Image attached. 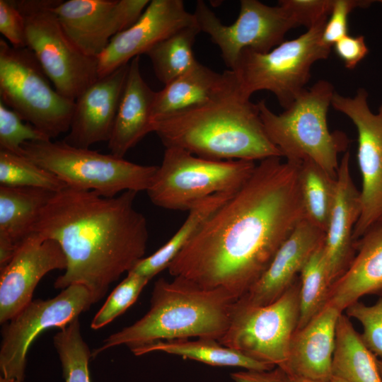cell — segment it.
<instances>
[{"instance_id":"6da1fadb","label":"cell","mask_w":382,"mask_h":382,"mask_svg":"<svg viewBox=\"0 0 382 382\" xmlns=\"http://www.w3.org/2000/svg\"><path fill=\"white\" fill-rule=\"evenodd\" d=\"M300 163L281 157L260 161L173 259L170 274L236 300L244 296L305 218Z\"/></svg>"},{"instance_id":"7a4b0ae2","label":"cell","mask_w":382,"mask_h":382,"mask_svg":"<svg viewBox=\"0 0 382 382\" xmlns=\"http://www.w3.org/2000/svg\"><path fill=\"white\" fill-rule=\"evenodd\" d=\"M137 193L105 197L66 186L54 194L32 233L57 241L66 256V268L55 289L81 284L96 303L144 257L149 232L145 216L134 207Z\"/></svg>"},{"instance_id":"3957f363","label":"cell","mask_w":382,"mask_h":382,"mask_svg":"<svg viewBox=\"0 0 382 382\" xmlns=\"http://www.w3.org/2000/svg\"><path fill=\"white\" fill-rule=\"evenodd\" d=\"M166 148L213 160L262 161L282 157L267 137L257 103L245 98L237 81L204 104L152 123Z\"/></svg>"},{"instance_id":"277c9868","label":"cell","mask_w":382,"mask_h":382,"mask_svg":"<svg viewBox=\"0 0 382 382\" xmlns=\"http://www.w3.org/2000/svg\"><path fill=\"white\" fill-rule=\"evenodd\" d=\"M237 300L219 289H205L186 280L161 278L154 284L149 311L132 325L112 334L95 349H130L161 340L197 337L219 340L226 332Z\"/></svg>"},{"instance_id":"5b68a950","label":"cell","mask_w":382,"mask_h":382,"mask_svg":"<svg viewBox=\"0 0 382 382\" xmlns=\"http://www.w3.org/2000/svg\"><path fill=\"white\" fill-rule=\"evenodd\" d=\"M332 84L319 80L305 89L281 114H275L265 100L257 103L265 132L286 161H311L333 178L337 176L338 154L349 140L342 132H331L327 114L334 93Z\"/></svg>"},{"instance_id":"8992f818","label":"cell","mask_w":382,"mask_h":382,"mask_svg":"<svg viewBox=\"0 0 382 382\" xmlns=\"http://www.w3.org/2000/svg\"><path fill=\"white\" fill-rule=\"evenodd\" d=\"M22 155L57 175L66 186L92 190L105 197L125 191H146L158 168L76 147L64 141L25 142Z\"/></svg>"},{"instance_id":"52a82bcc","label":"cell","mask_w":382,"mask_h":382,"mask_svg":"<svg viewBox=\"0 0 382 382\" xmlns=\"http://www.w3.org/2000/svg\"><path fill=\"white\" fill-rule=\"evenodd\" d=\"M327 20L268 52L243 50L231 69L241 93L250 98L258 91H268L287 109L306 89L312 66L330 55L331 47L322 42Z\"/></svg>"},{"instance_id":"ba28073f","label":"cell","mask_w":382,"mask_h":382,"mask_svg":"<svg viewBox=\"0 0 382 382\" xmlns=\"http://www.w3.org/2000/svg\"><path fill=\"white\" fill-rule=\"evenodd\" d=\"M255 166L254 161L213 160L181 149L166 148L146 192L159 207L189 211L213 195L237 192Z\"/></svg>"},{"instance_id":"9c48e42d","label":"cell","mask_w":382,"mask_h":382,"mask_svg":"<svg viewBox=\"0 0 382 382\" xmlns=\"http://www.w3.org/2000/svg\"><path fill=\"white\" fill-rule=\"evenodd\" d=\"M0 100L50 139L69 132L75 100L51 86L35 54L0 39Z\"/></svg>"},{"instance_id":"30bf717a","label":"cell","mask_w":382,"mask_h":382,"mask_svg":"<svg viewBox=\"0 0 382 382\" xmlns=\"http://www.w3.org/2000/svg\"><path fill=\"white\" fill-rule=\"evenodd\" d=\"M59 0H19L26 47L35 55L57 91L76 99L98 80V59L84 54L68 38L54 11Z\"/></svg>"},{"instance_id":"8fae6325","label":"cell","mask_w":382,"mask_h":382,"mask_svg":"<svg viewBox=\"0 0 382 382\" xmlns=\"http://www.w3.org/2000/svg\"><path fill=\"white\" fill-rule=\"evenodd\" d=\"M299 278L265 306L236 301L229 325L218 342L257 361L284 369L299 318Z\"/></svg>"},{"instance_id":"7c38bea8","label":"cell","mask_w":382,"mask_h":382,"mask_svg":"<svg viewBox=\"0 0 382 382\" xmlns=\"http://www.w3.org/2000/svg\"><path fill=\"white\" fill-rule=\"evenodd\" d=\"M201 32L216 45L231 70L245 50L266 53L284 42L289 30L299 25L289 10L279 3L270 6L257 0H241L236 21L224 25L204 1H197L193 13Z\"/></svg>"},{"instance_id":"4fadbf2b","label":"cell","mask_w":382,"mask_h":382,"mask_svg":"<svg viewBox=\"0 0 382 382\" xmlns=\"http://www.w3.org/2000/svg\"><path fill=\"white\" fill-rule=\"evenodd\" d=\"M94 303L90 291L81 284L70 285L50 299L32 301L2 328L3 377L24 381L27 353L35 339L45 330L64 328Z\"/></svg>"},{"instance_id":"5bb4252c","label":"cell","mask_w":382,"mask_h":382,"mask_svg":"<svg viewBox=\"0 0 382 382\" xmlns=\"http://www.w3.org/2000/svg\"><path fill=\"white\" fill-rule=\"evenodd\" d=\"M368 96L366 89L359 88L353 97L335 92L331 101L335 110L352 120L358 134L361 208L353 231L354 242L382 223V104L377 113L372 112Z\"/></svg>"},{"instance_id":"9a60e30c","label":"cell","mask_w":382,"mask_h":382,"mask_svg":"<svg viewBox=\"0 0 382 382\" xmlns=\"http://www.w3.org/2000/svg\"><path fill=\"white\" fill-rule=\"evenodd\" d=\"M149 0H59L54 11L68 38L98 58L117 33L132 25Z\"/></svg>"},{"instance_id":"2e32d148","label":"cell","mask_w":382,"mask_h":382,"mask_svg":"<svg viewBox=\"0 0 382 382\" xmlns=\"http://www.w3.org/2000/svg\"><path fill=\"white\" fill-rule=\"evenodd\" d=\"M66 265L57 241L35 233L27 237L0 269V323L9 321L33 301L36 286L47 273L65 270Z\"/></svg>"},{"instance_id":"e0dca14e","label":"cell","mask_w":382,"mask_h":382,"mask_svg":"<svg viewBox=\"0 0 382 382\" xmlns=\"http://www.w3.org/2000/svg\"><path fill=\"white\" fill-rule=\"evenodd\" d=\"M197 25L182 0H151L139 18L115 35L98 57V77L105 76L146 54L159 41L174 32Z\"/></svg>"},{"instance_id":"ac0fdd59","label":"cell","mask_w":382,"mask_h":382,"mask_svg":"<svg viewBox=\"0 0 382 382\" xmlns=\"http://www.w3.org/2000/svg\"><path fill=\"white\" fill-rule=\"evenodd\" d=\"M129 64L99 77L76 99L70 128L64 141L76 147L89 149L96 143L109 141Z\"/></svg>"},{"instance_id":"d6986e66","label":"cell","mask_w":382,"mask_h":382,"mask_svg":"<svg viewBox=\"0 0 382 382\" xmlns=\"http://www.w3.org/2000/svg\"><path fill=\"white\" fill-rule=\"evenodd\" d=\"M324 238L325 232L304 218L280 246L261 277L237 301L265 306L278 299L299 278L302 269Z\"/></svg>"},{"instance_id":"ffe728a7","label":"cell","mask_w":382,"mask_h":382,"mask_svg":"<svg viewBox=\"0 0 382 382\" xmlns=\"http://www.w3.org/2000/svg\"><path fill=\"white\" fill-rule=\"evenodd\" d=\"M350 154L346 151L337 170L333 205L325 231L323 248L330 284L347 269L355 250L354 226L361 214L360 191L350 172Z\"/></svg>"},{"instance_id":"44dd1931","label":"cell","mask_w":382,"mask_h":382,"mask_svg":"<svg viewBox=\"0 0 382 382\" xmlns=\"http://www.w3.org/2000/svg\"><path fill=\"white\" fill-rule=\"evenodd\" d=\"M341 313L327 305L305 326L296 330L283 369L287 374L319 382L330 380L336 325Z\"/></svg>"},{"instance_id":"7402d4cb","label":"cell","mask_w":382,"mask_h":382,"mask_svg":"<svg viewBox=\"0 0 382 382\" xmlns=\"http://www.w3.org/2000/svg\"><path fill=\"white\" fill-rule=\"evenodd\" d=\"M156 95L144 80L139 57L134 58L121 96L117 113L108 142L110 154L120 158L153 132L151 113Z\"/></svg>"},{"instance_id":"603a6c76","label":"cell","mask_w":382,"mask_h":382,"mask_svg":"<svg viewBox=\"0 0 382 382\" xmlns=\"http://www.w3.org/2000/svg\"><path fill=\"white\" fill-rule=\"evenodd\" d=\"M354 245L357 254L332 284L328 298L327 305L342 313L365 295L382 294V223L356 241Z\"/></svg>"},{"instance_id":"cb8c5ba5","label":"cell","mask_w":382,"mask_h":382,"mask_svg":"<svg viewBox=\"0 0 382 382\" xmlns=\"http://www.w3.org/2000/svg\"><path fill=\"white\" fill-rule=\"evenodd\" d=\"M236 82L231 70L217 73L198 63L156 92L151 113L154 122L204 104L228 89Z\"/></svg>"},{"instance_id":"d4e9b609","label":"cell","mask_w":382,"mask_h":382,"mask_svg":"<svg viewBox=\"0 0 382 382\" xmlns=\"http://www.w3.org/2000/svg\"><path fill=\"white\" fill-rule=\"evenodd\" d=\"M55 192L0 185V269L32 233L38 217Z\"/></svg>"},{"instance_id":"484cf974","label":"cell","mask_w":382,"mask_h":382,"mask_svg":"<svg viewBox=\"0 0 382 382\" xmlns=\"http://www.w3.org/2000/svg\"><path fill=\"white\" fill-rule=\"evenodd\" d=\"M332 373L347 382H382L376 355L342 313L336 325Z\"/></svg>"},{"instance_id":"4316f807","label":"cell","mask_w":382,"mask_h":382,"mask_svg":"<svg viewBox=\"0 0 382 382\" xmlns=\"http://www.w3.org/2000/svg\"><path fill=\"white\" fill-rule=\"evenodd\" d=\"M130 349L136 356L151 352H163L215 366H236L257 371L270 370L275 367L248 357L212 339L161 340Z\"/></svg>"},{"instance_id":"83f0119b","label":"cell","mask_w":382,"mask_h":382,"mask_svg":"<svg viewBox=\"0 0 382 382\" xmlns=\"http://www.w3.org/2000/svg\"><path fill=\"white\" fill-rule=\"evenodd\" d=\"M236 192L217 193L197 203L189 210L186 220L175 233L154 253L139 260L129 272L150 280L168 268L206 220Z\"/></svg>"},{"instance_id":"f1b7e54d","label":"cell","mask_w":382,"mask_h":382,"mask_svg":"<svg viewBox=\"0 0 382 382\" xmlns=\"http://www.w3.org/2000/svg\"><path fill=\"white\" fill-rule=\"evenodd\" d=\"M198 25L181 28L151 47L145 54L150 59L156 78L164 85L198 64L193 52Z\"/></svg>"},{"instance_id":"f546056e","label":"cell","mask_w":382,"mask_h":382,"mask_svg":"<svg viewBox=\"0 0 382 382\" xmlns=\"http://www.w3.org/2000/svg\"><path fill=\"white\" fill-rule=\"evenodd\" d=\"M299 176L305 218L325 232L334 202L336 178L311 161L300 163Z\"/></svg>"},{"instance_id":"4dcf8cb0","label":"cell","mask_w":382,"mask_h":382,"mask_svg":"<svg viewBox=\"0 0 382 382\" xmlns=\"http://www.w3.org/2000/svg\"><path fill=\"white\" fill-rule=\"evenodd\" d=\"M299 277V318L296 330L305 326L327 305L331 284L323 243L310 257Z\"/></svg>"},{"instance_id":"1f68e13d","label":"cell","mask_w":382,"mask_h":382,"mask_svg":"<svg viewBox=\"0 0 382 382\" xmlns=\"http://www.w3.org/2000/svg\"><path fill=\"white\" fill-rule=\"evenodd\" d=\"M0 185L58 192L66 185L57 175L23 155L0 150Z\"/></svg>"},{"instance_id":"d6a6232c","label":"cell","mask_w":382,"mask_h":382,"mask_svg":"<svg viewBox=\"0 0 382 382\" xmlns=\"http://www.w3.org/2000/svg\"><path fill=\"white\" fill-rule=\"evenodd\" d=\"M65 382H91L88 362L92 354L82 337L79 318L53 337Z\"/></svg>"},{"instance_id":"836d02e7","label":"cell","mask_w":382,"mask_h":382,"mask_svg":"<svg viewBox=\"0 0 382 382\" xmlns=\"http://www.w3.org/2000/svg\"><path fill=\"white\" fill-rule=\"evenodd\" d=\"M149 279L132 272L114 289L93 317L91 328L98 330L123 313L137 299Z\"/></svg>"},{"instance_id":"e575fe53","label":"cell","mask_w":382,"mask_h":382,"mask_svg":"<svg viewBox=\"0 0 382 382\" xmlns=\"http://www.w3.org/2000/svg\"><path fill=\"white\" fill-rule=\"evenodd\" d=\"M48 140L51 139L0 100V150L22 155L25 142Z\"/></svg>"},{"instance_id":"d590c367","label":"cell","mask_w":382,"mask_h":382,"mask_svg":"<svg viewBox=\"0 0 382 382\" xmlns=\"http://www.w3.org/2000/svg\"><path fill=\"white\" fill-rule=\"evenodd\" d=\"M347 316L357 319L363 326L361 335L366 346L382 358V298L372 306L357 301L347 309Z\"/></svg>"},{"instance_id":"8d00e7d4","label":"cell","mask_w":382,"mask_h":382,"mask_svg":"<svg viewBox=\"0 0 382 382\" xmlns=\"http://www.w3.org/2000/svg\"><path fill=\"white\" fill-rule=\"evenodd\" d=\"M369 0H333L330 16L322 33L323 43L332 48L334 44L348 35V18L357 8H366L372 4Z\"/></svg>"},{"instance_id":"74e56055","label":"cell","mask_w":382,"mask_h":382,"mask_svg":"<svg viewBox=\"0 0 382 382\" xmlns=\"http://www.w3.org/2000/svg\"><path fill=\"white\" fill-rule=\"evenodd\" d=\"M291 13L299 26L309 29L328 18L333 5V0H281Z\"/></svg>"},{"instance_id":"f35d334b","label":"cell","mask_w":382,"mask_h":382,"mask_svg":"<svg viewBox=\"0 0 382 382\" xmlns=\"http://www.w3.org/2000/svg\"><path fill=\"white\" fill-rule=\"evenodd\" d=\"M0 33L14 47H27L25 25L17 1L0 0Z\"/></svg>"},{"instance_id":"ab89813d","label":"cell","mask_w":382,"mask_h":382,"mask_svg":"<svg viewBox=\"0 0 382 382\" xmlns=\"http://www.w3.org/2000/svg\"><path fill=\"white\" fill-rule=\"evenodd\" d=\"M332 47L337 57L348 69H354L369 53V48L363 35H347Z\"/></svg>"},{"instance_id":"60d3db41","label":"cell","mask_w":382,"mask_h":382,"mask_svg":"<svg viewBox=\"0 0 382 382\" xmlns=\"http://www.w3.org/2000/svg\"><path fill=\"white\" fill-rule=\"evenodd\" d=\"M235 382H288V374L279 366L266 371L245 370L231 374Z\"/></svg>"},{"instance_id":"b9f144b4","label":"cell","mask_w":382,"mask_h":382,"mask_svg":"<svg viewBox=\"0 0 382 382\" xmlns=\"http://www.w3.org/2000/svg\"><path fill=\"white\" fill-rule=\"evenodd\" d=\"M288 382H319V381L308 379V378L288 374Z\"/></svg>"},{"instance_id":"7bdbcfd3","label":"cell","mask_w":382,"mask_h":382,"mask_svg":"<svg viewBox=\"0 0 382 382\" xmlns=\"http://www.w3.org/2000/svg\"><path fill=\"white\" fill-rule=\"evenodd\" d=\"M0 382H24V381L14 379V378H6L3 376H1Z\"/></svg>"},{"instance_id":"ee69618b","label":"cell","mask_w":382,"mask_h":382,"mask_svg":"<svg viewBox=\"0 0 382 382\" xmlns=\"http://www.w3.org/2000/svg\"><path fill=\"white\" fill-rule=\"evenodd\" d=\"M328 382H347L342 378H337V377H335V376H332V378H330V380L328 381Z\"/></svg>"},{"instance_id":"f6af8a7d","label":"cell","mask_w":382,"mask_h":382,"mask_svg":"<svg viewBox=\"0 0 382 382\" xmlns=\"http://www.w3.org/2000/svg\"><path fill=\"white\" fill-rule=\"evenodd\" d=\"M377 365H378L380 374L382 377V358H381L380 359H377Z\"/></svg>"},{"instance_id":"bcb514c9","label":"cell","mask_w":382,"mask_h":382,"mask_svg":"<svg viewBox=\"0 0 382 382\" xmlns=\"http://www.w3.org/2000/svg\"><path fill=\"white\" fill-rule=\"evenodd\" d=\"M382 2V1H381Z\"/></svg>"}]
</instances>
